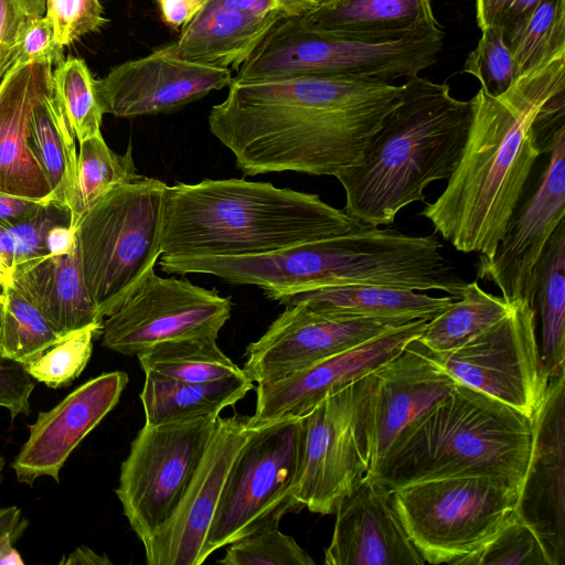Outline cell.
Instances as JSON below:
<instances>
[{
  "instance_id": "obj_1",
  "label": "cell",
  "mask_w": 565,
  "mask_h": 565,
  "mask_svg": "<svg viewBox=\"0 0 565 565\" xmlns=\"http://www.w3.org/2000/svg\"><path fill=\"white\" fill-rule=\"evenodd\" d=\"M401 85L377 78L309 74L233 81L209 114L211 134L245 175H335L354 166Z\"/></svg>"
},
{
  "instance_id": "obj_2",
  "label": "cell",
  "mask_w": 565,
  "mask_h": 565,
  "mask_svg": "<svg viewBox=\"0 0 565 565\" xmlns=\"http://www.w3.org/2000/svg\"><path fill=\"white\" fill-rule=\"evenodd\" d=\"M565 92V54L519 77L501 95L481 88L461 158L444 192L420 215L465 254L490 257L522 201L541 152L533 122Z\"/></svg>"
},
{
  "instance_id": "obj_3",
  "label": "cell",
  "mask_w": 565,
  "mask_h": 565,
  "mask_svg": "<svg viewBox=\"0 0 565 565\" xmlns=\"http://www.w3.org/2000/svg\"><path fill=\"white\" fill-rule=\"evenodd\" d=\"M364 225L318 194L270 182H177L164 192L161 256L264 254Z\"/></svg>"
},
{
  "instance_id": "obj_4",
  "label": "cell",
  "mask_w": 565,
  "mask_h": 565,
  "mask_svg": "<svg viewBox=\"0 0 565 565\" xmlns=\"http://www.w3.org/2000/svg\"><path fill=\"white\" fill-rule=\"evenodd\" d=\"M472 114V99L452 97L447 84L407 78L360 160L334 175L345 193L343 211L367 225H391L401 210L425 201L426 186L456 169Z\"/></svg>"
},
{
  "instance_id": "obj_5",
  "label": "cell",
  "mask_w": 565,
  "mask_h": 565,
  "mask_svg": "<svg viewBox=\"0 0 565 565\" xmlns=\"http://www.w3.org/2000/svg\"><path fill=\"white\" fill-rule=\"evenodd\" d=\"M532 437V417L458 382L397 436L365 477L390 490L456 477H488L519 489Z\"/></svg>"
},
{
  "instance_id": "obj_6",
  "label": "cell",
  "mask_w": 565,
  "mask_h": 565,
  "mask_svg": "<svg viewBox=\"0 0 565 565\" xmlns=\"http://www.w3.org/2000/svg\"><path fill=\"white\" fill-rule=\"evenodd\" d=\"M167 185L146 175L117 185L74 226L85 284L103 320L161 256Z\"/></svg>"
},
{
  "instance_id": "obj_7",
  "label": "cell",
  "mask_w": 565,
  "mask_h": 565,
  "mask_svg": "<svg viewBox=\"0 0 565 565\" xmlns=\"http://www.w3.org/2000/svg\"><path fill=\"white\" fill-rule=\"evenodd\" d=\"M445 33L439 23L404 36L370 41L308 30L294 17L278 21L233 81L327 74L388 82L419 74L436 63ZM390 83V82H388Z\"/></svg>"
},
{
  "instance_id": "obj_8",
  "label": "cell",
  "mask_w": 565,
  "mask_h": 565,
  "mask_svg": "<svg viewBox=\"0 0 565 565\" xmlns=\"http://www.w3.org/2000/svg\"><path fill=\"white\" fill-rule=\"evenodd\" d=\"M519 489L488 477H456L392 490L406 533L425 563L458 565L514 513Z\"/></svg>"
},
{
  "instance_id": "obj_9",
  "label": "cell",
  "mask_w": 565,
  "mask_h": 565,
  "mask_svg": "<svg viewBox=\"0 0 565 565\" xmlns=\"http://www.w3.org/2000/svg\"><path fill=\"white\" fill-rule=\"evenodd\" d=\"M301 444V417L254 424L236 455L206 535L203 559L301 504L292 493Z\"/></svg>"
},
{
  "instance_id": "obj_10",
  "label": "cell",
  "mask_w": 565,
  "mask_h": 565,
  "mask_svg": "<svg viewBox=\"0 0 565 565\" xmlns=\"http://www.w3.org/2000/svg\"><path fill=\"white\" fill-rule=\"evenodd\" d=\"M217 418L145 424L131 441L115 493L142 543L175 511L200 466Z\"/></svg>"
},
{
  "instance_id": "obj_11",
  "label": "cell",
  "mask_w": 565,
  "mask_h": 565,
  "mask_svg": "<svg viewBox=\"0 0 565 565\" xmlns=\"http://www.w3.org/2000/svg\"><path fill=\"white\" fill-rule=\"evenodd\" d=\"M536 311L525 300L465 345L436 360L457 382L532 417L548 379L536 335Z\"/></svg>"
},
{
  "instance_id": "obj_12",
  "label": "cell",
  "mask_w": 565,
  "mask_h": 565,
  "mask_svg": "<svg viewBox=\"0 0 565 565\" xmlns=\"http://www.w3.org/2000/svg\"><path fill=\"white\" fill-rule=\"evenodd\" d=\"M233 302L216 289L188 279L162 278L151 269L128 298L103 320L102 345L137 356L159 342L218 334L231 317Z\"/></svg>"
},
{
  "instance_id": "obj_13",
  "label": "cell",
  "mask_w": 565,
  "mask_h": 565,
  "mask_svg": "<svg viewBox=\"0 0 565 565\" xmlns=\"http://www.w3.org/2000/svg\"><path fill=\"white\" fill-rule=\"evenodd\" d=\"M366 473L358 381L327 396L301 417L300 459L292 493L302 508L332 514Z\"/></svg>"
},
{
  "instance_id": "obj_14",
  "label": "cell",
  "mask_w": 565,
  "mask_h": 565,
  "mask_svg": "<svg viewBox=\"0 0 565 565\" xmlns=\"http://www.w3.org/2000/svg\"><path fill=\"white\" fill-rule=\"evenodd\" d=\"M417 339L360 380L361 431L370 475L397 436L457 385Z\"/></svg>"
},
{
  "instance_id": "obj_15",
  "label": "cell",
  "mask_w": 565,
  "mask_h": 565,
  "mask_svg": "<svg viewBox=\"0 0 565 565\" xmlns=\"http://www.w3.org/2000/svg\"><path fill=\"white\" fill-rule=\"evenodd\" d=\"M547 154L533 192L514 210L492 256L479 257L478 279L494 282L508 303L525 300L534 308L537 266L565 217V130Z\"/></svg>"
},
{
  "instance_id": "obj_16",
  "label": "cell",
  "mask_w": 565,
  "mask_h": 565,
  "mask_svg": "<svg viewBox=\"0 0 565 565\" xmlns=\"http://www.w3.org/2000/svg\"><path fill=\"white\" fill-rule=\"evenodd\" d=\"M404 323L330 315L296 302L248 344L243 371L254 383L275 382Z\"/></svg>"
},
{
  "instance_id": "obj_17",
  "label": "cell",
  "mask_w": 565,
  "mask_h": 565,
  "mask_svg": "<svg viewBox=\"0 0 565 565\" xmlns=\"http://www.w3.org/2000/svg\"><path fill=\"white\" fill-rule=\"evenodd\" d=\"M532 430L514 513L535 533L550 565H565V373L548 380Z\"/></svg>"
},
{
  "instance_id": "obj_18",
  "label": "cell",
  "mask_w": 565,
  "mask_h": 565,
  "mask_svg": "<svg viewBox=\"0 0 565 565\" xmlns=\"http://www.w3.org/2000/svg\"><path fill=\"white\" fill-rule=\"evenodd\" d=\"M228 68L181 58L174 44L124 62L96 81L104 114L135 118L174 113L232 82Z\"/></svg>"
},
{
  "instance_id": "obj_19",
  "label": "cell",
  "mask_w": 565,
  "mask_h": 565,
  "mask_svg": "<svg viewBox=\"0 0 565 565\" xmlns=\"http://www.w3.org/2000/svg\"><path fill=\"white\" fill-rule=\"evenodd\" d=\"M249 430V416H218L184 495L167 523L143 542L148 565H200L231 466Z\"/></svg>"
},
{
  "instance_id": "obj_20",
  "label": "cell",
  "mask_w": 565,
  "mask_h": 565,
  "mask_svg": "<svg viewBox=\"0 0 565 565\" xmlns=\"http://www.w3.org/2000/svg\"><path fill=\"white\" fill-rule=\"evenodd\" d=\"M426 320L392 328L354 348L332 355L284 379L257 384L254 424L303 417L327 396L365 377L417 339Z\"/></svg>"
},
{
  "instance_id": "obj_21",
  "label": "cell",
  "mask_w": 565,
  "mask_h": 565,
  "mask_svg": "<svg viewBox=\"0 0 565 565\" xmlns=\"http://www.w3.org/2000/svg\"><path fill=\"white\" fill-rule=\"evenodd\" d=\"M128 382L124 371L105 372L77 386L50 411L39 412L10 463L18 482L32 487L38 479L50 477L58 483L71 454L115 408Z\"/></svg>"
},
{
  "instance_id": "obj_22",
  "label": "cell",
  "mask_w": 565,
  "mask_h": 565,
  "mask_svg": "<svg viewBox=\"0 0 565 565\" xmlns=\"http://www.w3.org/2000/svg\"><path fill=\"white\" fill-rule=\"evenodd\" d=\"M326 565H423L393 492L366 477L338 504Z\"/></svg>"
},
{
  "instance_id": "obj_23",
  "label": "cell",
  "mask_w": 565,
  "mask_h": 565,
  "mask_svg": "<svg viewBox=\"0 0 565 565\" xmlns=\"http://www.w3.org/2000/svg\"><path fill=\"white\" fill-rule=\"evenodd\" d=\"M287 17L278 0H206L173 44L185 61L238 70Z\"/></svg>"
},
{
  "instance_id": "obj_24",
  "label": "cell",
  "mask_w": 565,
  "mask_h": 565,
  "mask_svg": "<svg viewBox=\"0 0 565 565\" xmlns=\"http://www.w3.org/2000/svg\"><path fill=\"white\" fill-rule=\"evenodd\" d=\"M52 87L51 62L17 65L0 82V193L31 200L51 198L28 137L32 113Z\"/></svg>"
},
{
  "instance_id": "obj_25",
  "label": "cell",
  "mask_w": 565,
  "mask_h": 565,
  "mask_svg": "<svg viewBox=\"0 0 565 565\" xmlns=\"http://www.w3.org/2000/svg\"><path fill=\"white\" fill-rule=\"evenodd\" d=\"M11 285L42 312L62 337L103 323L85 284L77 243L67 253L17 266Z\"/></svg>"
},
{
  "instance_id": "obj_26",
  "label": "cell",
  "mask_w": 565,
  "mask_h": 565,
  "mask_svg": "<svg viewBox=\"0 0 565 565\" xmlns=\"http://www.w3.org/2000/svg\"><path fill=\"white\" fill-rule=\"evenodd\" d=\"M294 18L311 31L370 41L397 39L438 23L431 0H335Z\"/></svg>"
},
{
  "instance_id": "obj_27",
  "label": "cell",
  "mask_w": 565,
  "mask_h": 565,
  "mask_svg": "<svg viewBox=\"0 0 565 565\" xmlns=\"http://www.w3.org/2000/svg\"><path fill=\"white\" fill-rule=\"evenodd\" d=\"M451 296L431 297L415 290L381 286H328L281 297L278 303L287 307L305 302L310 308L330 315L381 318L409 322L429 321L452 301Z\"/></svg>"
},
{
  "instance_id": "obj_28",
  "label": "cell",
  "mask_w": 565,
  "mask_h": 565,
  "mask_svg": "<svg viewBox=\"0 0 565 565\" xmlns=\"http://www.w3.org/2000/svg\"><path fill=\"white\" fill-rule=\"evenodd\" d=\"M255 388L246 374L210 382H188L145 373L140 401L146 425L184 423L217 417Z\"/></svg>"
},
{
  "instance_id": "obj_29",
  "label": "cell",
  "mask_w": 565,
  "mask_h": 565,
  "mask_svg": "<svg viewBox=\"0 0 565 565\" xmlns=\"http://www.w3.org/2000/svg\"><path fill=\"white\" fill-rule=\"evenodd\" d=\"M28 143L46 178L51 199L70 206L77 175L75 135L54 84L32 113Z\"/></svg>"
},
{
  "instance_id": "obj_30",
  "label": "cell",
  "mask_w": 565,
  "mask_h": 565,
  "mask_svg": "<svg viewBox=\"0 0 565 565\" xmlns=\"http://www.w3.org/2000/svg\"><path fill=\"white\" fill-rule=\"evenodd\" d=\"M534 308L541 321L539 351L550 380L565 373V222L553 233L535 277Z\"/></svg>"
},
{
  "instance_id": "obj_31",
  "label": "cell",
  "mask_w": 565,
  "mask_h": 565,
  "mask_svg": "<svg viewBox=\"0 0 565 565\" xmlns=\"http://www.w3.org/2000/svg\"><path fill=\"white\" fill-rule=\"evenodd\" d=\"M511 308L512 303L487 292L477 280L467 282L459 300L427 321L417 340L433 353H449L501 320Z\"/></svg>"
},
{
  "instance_id": "obj_32",
  "label": "cell",
  "mask_w": 565,
  "mask_h": 565,
  "mask_svg": "<svg viewBox=\"0 0 565 565\" xmlns=\"http://www.w3.org/2000/svg\"><path fill=\"white\" fill-rule=\"evenodd\" d=\"M218 334L159 342L137 358L143 372L188 382H210L245 375L217 345Z\"/></svg>"
},
{
  "instance_id": "obj_33",
  "label": "cell",
  "mask_w": 565,
  "mask_h": 565,
  "mask_svg": "<svg viewBox=\"0 0 565 565\" xmlns=\"http://www.w3.org/2000/svg\"><path fill=\"white\" fill-rule=\"evenodd\" d=\"M516 79L565 54V0H543L502 29Z\"/></svg>"
},
{
  "instance_id": "obj_34",
  "label": "cell",
  "mask_w": 565,
  "mask_h": 565,
  "mask_svg": "<svg viewBox=\"0 0 565 565\" xmlns=\"http://www.w3.org/2000/svg\"><path fill=\"white\" fill-rule=\"evenodd\" d=\"M131 143L113 151L102 135L79 142L75 190L70 203L73 227L81 216L117 185L138 179Z\"/></svg>"
},
{
  "instance_id": "obj_35",
  "label": "cell",
  "mask_w": 565,
  "mask_h": 565,
  "mask_svg": "<svg viewBox=\"0 0 565 565\" xmlns=\"http://www.w3.org/2000/svg\"><path fill=\"white\" fill-rule=\"evenodd\" d=\"M62 338L28 298L12 285L3 287L0 327L2 359L24 365Z\"/></svg>"
},
{
  "instance_id": "obj_36",
  "label": "cell",
  "mask_w": 565,
  "mask_h": 565,
  "mask_svg": "<svg viewBox=\"0 0 565 565\" xmlns=\"http://www.w3.org/2000/svg\"><path fill=\"white\" fill-rule=\"evenodd\" d=\"M53 84L78 142L102 135L103 110L96 79L82 58L68 57L53 71Z\"/></svg>"
},
{
  "instance_id": "obj_37",
  "label": "cell",
  "mask_w": 565,
  "mask_h": 565,
  "mask_svg": "<svg viewBox=\"0 0 565 565\" xmlns=\"http://www.w3.org/2000/svg\"><path fill=\"white\" fill-rule=\"evenodd\" d=\"M102 324H92L64 335L40 356L24 364V370L35 382L49 388L71 385L88 364L93 341L99 337Z\"/></svg>"
},
{
  "instance_id": "obj_38",
  "label": "cell",
  "mask_w": 565,
  "mask_h": 565,
  "mask_svg": "<svg viewBox=\"0 0 565 565\" xmlns=\"http://www.w3.org/2000/svg\"><path fill=\"white\" fill-rule=\"evenodd\" d=\"M279 524L257 529L230 543L223 565H315L311 556Z\"/></svg>"
},
{
  "instance_id": "obj_39",
  "label": "cell",
  "mask_w": 565,
  "mask_h": 565,
  "mask_svg": "<svg viewBox=\"0 0 565 565\" xmlns=\"http://www.w3.org/2000/svg\"><path fill=\"white\" fill-rule=\"evenodd\" d=\"M458 565H550L545 551L530 526L513 513L478 552Z\"/></svg>"
},
{
  "instance_id": "obj_40",
  "label": "cell",
  "mask_w": 565,
  "mask_h": 565,
  "mask_svg": "<svg viewBox=\"0 0 565 565\" xmlns=\"http://www.w3.org/2000/svg\"><path fill=\"white\" fill-rule=\"evenodd\" d=\"M462 68L477 77L481 89L491 96L507 92L516 81L513 57L503 40L502 29L486 28Z\"/></svg>"
},
{
  "instance_id": "obj_41",
  "label": "cell",
  "mask_w": 565,
  "mask_h": 565,
  "mask_svg": "<svg viewBox=\"0 0 565 565\" xmlns=\"http://www.w3.org/2000/svg\"><path fill=\"white\" fill-rule=\"evenodd\" d=\"M45 15L63 46L99 30L107 22L100 0H46Z\"/></svg>"
},
{
  "instance_id": "obj_42",
  "label": "cell",
  "mask_w": 565,
  "mask_h": 565,
  "mask_svg": "<svg viewBox=\"0 0 565 565\" xmlns=\"http://www.w3.org/2000/svg\"><path fill=\"white\" fill-rule=\"evenodd\" d=\"M46 0H0V82L9 71V60L31 23L44 17Z\"/></svg>"
},
{
  "instance_id": "obj_43",
  "label": "cell",
  "mask_w": 565,
  "mask_h": 565,
  "mask_svg": "<svg viewBox=\"0 0 565 565\" xmlns=\"http://www.w3.org/2000/svg\"><path fill=\"white\" fill-rule=\"evenodd\" d=\"M64 46L55 38L52 21L46 17L34 20L15 45L9 60V70L32 62H51L58 65L64 61Z\"/></svg>"
},
{
  "instance_id": "obj_44",
  "label": "cell",
  "mask_w": 565,
  "mask_h": 565,
  "mask_svg": "<svg viewBox=\"0 0 565 565\" xmlns=\"http://www.w3.org/2000/svg\"><path fill=\"white\" fill-rule=\"evenodd\" d=\"M34 387L35 381L22 364L9 360L0 362V407L9 412L12 420L30 414Z\"/></svg>"
},
{
  "instance_id": "obj_45",
  "label": "cell",
  "mask_w": 565,
  "mask_h": 565,
  "mask_svg": "<svg viewBox=\"0 0 565 565\" xmlns=\"http://www.w3.org/2000/svg\"><path fill=\"white\" fill-rule=\"evenodd\" d=\"M543 0H476V18L480 30L503 29L534 9Z\"/></svg>"
},
{
  "instance_id": "obj_46",
  "label": "cell",
  "mask_w": 565,
  "mask_h": 565,
  "mask_svg": "<svg viewBox=\"0 0 565 565\" xmlns=\"http://www.w3.org/2000/svg\"><path fill=\"white\" fill-rule=\"evenodd\" d=\"M44 200H31L0 193V226H12L30 217L44 203Z\"/></svg>"
},
{
  "instance_id": "obj_47",
  "label": "cell",
  "mask_w": 565,
  "mask_h": 565,
  "mask_svg": "<svg viewBox=\"0 0 565 565\" xmlns=\"http://www.w3.org/2000/svg\"><path fill=\"white\" fill-rule=\"evenodd\" d=\"M162 20L173 29H182L206 0H157Z\"/></svg>"
},
{
  "instance_id": "obj_48",
  "label": "cell",
  "mask_w": 565,
  "mask_h": 565,
  "mask_svg": "<svg viewBox=\"0 0 565 565\" xmlns=\"http://www.w3.org/2000/svg\"><path fill=\"white\" fill-rule=\"evenodd\" d=\"M14 268V241L9 226H0V285L12 284Z\"/></svg>"
},
{
  "instance_id": "obj_49",
  "label": "cell",
  "mask_w": 565,
  "mask_h": 565,
  "mask_svg": "<svg viewBox=\"0 0 565 565\" xmlns=\"http://www.w3.org/2000/svg\"><path fill=\"white\" fill-rule=\"evenodd\" d=\"M28 525L29 521L17 505L0 508V542L6 536H12L18 542Z\"/></svg>"
},
{
  "instance_id": "obj_50",
  "label": "cell",
  "mask_w": 565,
  "mask_h": 565,
  "mask_svg": "<svg viewBox=\"0 0 565 565\" xmlns=\"http://www.w3.org/2000/svg\"><path fill=\"white\" fill-rule=\"evenodd\" d=\"M60 565H110L105 554H98L88 546H77L68 556L62 557Z\"/></svg>"
},
{
  "instance_id": "obj_51",
  "label": "cell",
  "mask_w": 565,
  "mask_h": 565,
  "mask_svg": "<svg viewBox=\"0 0 565 565\" xmlns=\"http://www.w3.org/2000/svg\"><path fill=\"white\" fill-rule=\"evenodd\" d=\"M17 541L12 536H6L0 542V565H23L20 553L14 547Z\"/></svg>"
},
{
  "instance_id": "obj_52",
  "label": "cell",
  "mask_w": 565,
  "mask_h": 565,
  "mask_svg": "<svg viewBox=\"0 0 565 565\" xmlns=\"http://www.w3.org/2000/svg\"><path fill=\"white\" fill-rule=\"evenodd\" d=\"M289 17L301 15L316 7L310 0H278Z\"/></svg>"
},
{
  "instance_id": "obj_53",
  "label": "cell",
  "mask_w": 565,
  "mask_h": 565,
  "mask_svg": "<svg viewBox=\"0 0 565 565\" xmlns=\"http://www.w3.org/2000/svg\"><path fill=\"white\" fill-rule=\"evenodd\" d=\"M2 309H3V286L0 285V327H1V319H2ZM6 361L0 355V362Z\"/></svg>"
},
{
  "instance_id": "obj_54",
  "label": "cell",
  "mask_w": 565,
  "mask_h": 565,
  "mask_svg": "<svg viewBox=\"0 0 565 565\" xmlns=\"http://www.w3.org/2000/svg\"><path fill=\"white\" fill-rule=\"evenodd\" d=\"M316 8L327 6L331 2H334L335 0H310Z\"/></svg>"
},
{
  "instance_id": "obj_55",
  "label": "cell",
  "mask_w": 565,
  "mask_h": 565,
  "mask_svg": "<svg viewBox=\"0 0 565 565\" xmlns=\"http://www.w3.org/2000/svg\"><path fill=\"white\" fill-rule=\"evenodd\" d=\"M4 466H6V459H4V457L0 456V486H1L2 480H3Z\"/></svg>"
}]
</instances>
